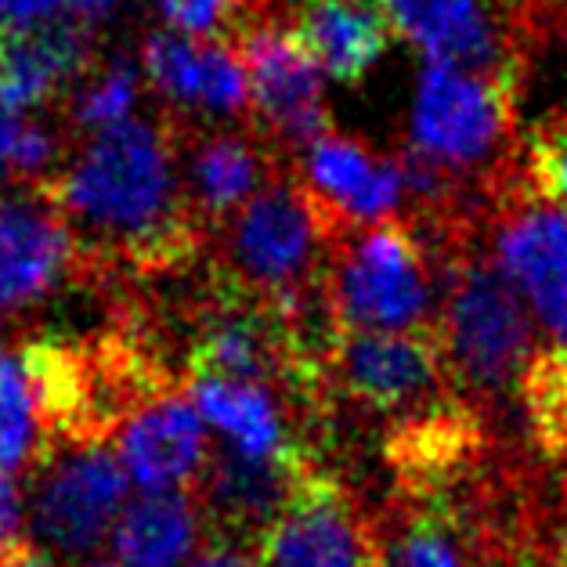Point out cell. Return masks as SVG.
Here are the masks:
<instances>
[{"label":"cell","instance_id":"cell-16","mask_svg":"<svg viewBox=\"0 0 567 567\" xmlns=\"http://www.w3.org/2000/svg\"><path fill=\"white\" fill-rule=\"evenodd\" d=\"M391 30L394 25L372 0H300L293 16L303 51L340 84H358L380 65Z\"/></svg>","mask_w":567,"mask_h":567},{"label":"cell","instance_id":"cell-13","mask_svg":"<svg viewBox=\"0 0 567 567\" xmlns=\"http://www.w3.org/2000/svg\"><path fill=\"white\" fill-rule=\"evenodd\" d=\"M303 174L329 220L380 225L409 196V167L380 159L354 137L322 134L303 152Z\"/></svg>","mask_w":567,"mask_h":567},{"label":"cell","instance_id":"cell-31","mask_svg":"<svg viewBox=\"0 0 567 567\" xmlns=\"http://www.w3.org/2000/svg\"><path fill=\"white\" fill-rule=\"evenodd\" d=\"M0 567H4V543H0Z\"/></svg>","mask_w":567,"mask_h":567},{"label":"cell","instance_id":"cell-22","mask_svg":"<svg viewBox=\"0 0 567 567\" xmlns=\"http://www.w3.org/2000/svg\"><path fill=\"white\" fill-rule=\"evenodd\" d=\"M142 99V73L131 62H109L84 80L73 99V120L84 131H109L134 120V105Z\"/></svg>","mask_w":567,"mask_h":567},{"label":"cell","instance_id":"cell-26","mask_svg":"<svg viewBox=\"0 0 567 567\" xmlns=\"http://www.w3.org/2000/svg\"><path fill=\"white\" fill-rule=\"evenodd\" d=\"M532 174L538 192L567 210V120H560L557 127L546 131L535 142L532 152Z\"/></svg>","mask_w":567,"mask_h":567},{"label":"cell","instance_id":"cell-9","mask_svg":"<svg viewBox=\"0 0 567 567\" xmlns=\"http://www.w3.org/2000/svg\"><path fill=\"white\" fill-rule=\"evenodd\" d=\"M348 398L383 412H405L437 401L441 343L431 329L416 333H343L329 351Z\"/></svg>","mask_w":567,"mask_h":567},{"label":"cell","instance_id":"cell-12","mask_svg":"<svg viewBox=\"0 0 567 567\" xmlns=\"http://www.w3.org/2000/svg\"><path fill=\"white\" fill-rule=\"evenodd\" d=\"M142 73L171 105L210 120L239 116L250 102L243 54L220 40L152 33L145 40Z\"/></svg>","mask_w":567,"mask_h":567},{"label":"cell","instance_id":"cell-1","mask_svg":"<svg viewBox=\"0 0 567 567\" xmlns=\"http://www.w3.org/2000/svg\"><path fill=\"white\" fill-rule=\"evenodd\" d=\"M44 188L62 206L69 228H80L109 254L171 260L192 246L174 148L145 120L99 131Z\"/></svg>","mask_w":567,"mask_h":567},{"label":"cell","instance_id":"cell-15","mask_svg":"<svg viewBox=\"0 0 567 567\" xmlns=\"http://www.w3.org/2000/svg\"><path fill=\"white\" fill-rule=\"evenodd\" d=\"M386 22L426 54V62H452L495 73L503 62V33L488 0H372Z\"/></svg>","mask_w":567,"mask_h":567},{"label":"cell","instance_id":"cell-14","mask_svg":"<svg viewBox=\"0 0 567 567\" xmlns=\"http://www.w3.org/2000/svg\"><path fill=\"white\" fill-rule=\"evenodd\" d=\"M116 455L145 492H177L203 470L206 431L199 409L185 398H159L120 423Z\"/></svg>","mask_w":567,"mask_h":567},{"label":"cell","instance_id":"cell-32","mask_svg":"<svg viewBox=\"0 0 567 567\" xmlns=\"http://www.w3.org/2000/svg\"><path fill=\"white\" fill-rule=\"evenodd\" d=\"M94 567H116V564H94Z\"/></svg>","mask_w":567,"mask_h":567},{"label":"cell","instance_id":"cell-24","mask_svg":"<svg viewBox=\"0 0 567 567\" xmlns=\"http://www.w3.org/2000/svg\"><path fill=\"white\" fill-rule=\"evenodd\" d=\"M377 567H463V560L445 524L416 520L377 553Z\"/></svg>","mask_w":567,"mask_h":567},{"label":"cell","instance_id":"cell-19","mask_svg":"<svg viewBox=\"0 0 567 567\" xmlns=\"http://www.w3.org/2000/svg\"><path fill=\"white\" fill-rule=\"evenodd\" d=\"M199 538V509L185 492H145L123 506L113 546L123 567H182Z\"/></svg>","mask_w":567,"mask_h":567},{"label":"cell","instance_id":"cell-8","mask_svg":"<svg viewBox=\"0 0 567 567\" xmlns=\"http://www.w3.org/2000/svg\"><path fill=\"white\" fill-rule=\"evenodd\" d=\"M243 65L250 80V102L265 127L286 145H311L326 134L322 69L293 30L257 22L243 33Z\"/></svg>","mask_w":567,"mask_h":567},{"label":"cell","instance_id":"cell-21","mask_svg":"<svg viewBox=\"0 0 567 567\" xmlns=\"http://www.w3.org/2000/svg\"><path fill=\"white\" fill-rule=\"evenodd\" d=\"M44 431L40 398L22 358H0V470L16 474L37 455Z\"/></svg>","mask_w":567,"mask_h":567},{"label":"cell","instance_id":"cell-2","mask_svg":"<svg viewBox=\"0 0 567 567\" xmlns=\"http://www.w3.org/2000/svg\"><path fill=\"white\" fill-rule=\"evenodd\" d=\"M329 214L308 188L268 185L231 217L228 257L243 289L271 300L282 315H297L311 303L318 279L322 235Z\"/></svg>","mask_w":567,"mask_h":567},{"label":"cell","instance_id":"cell-3","mask_svg":"<svg viewBox=\"0 0 567 567\" xmlns=\"http://www.w3.org/2000/svg\"><path fill=\"white\" fill-rule=\"evenodd\" d=\"M509 80L481 69L426 62L409 109L412 159L434 174L484 167L509 134Z\"/></svg>","mask_w":567,"mask_h":567},{"label":"cell","instance_id":"cell-5","mask_svg":"<svg viewBox=\"0 0 567 567\" xmlns=\"http://www.w3.org/2000/svg\"><path fill=\"white\" fill-rule=\"evenodd\" d=\"M437 343L463 383L484 394L506 391L528 372L524 362L532 351V326L517 289L499 268L470 260L452 271Z\"/></svg>","mask_w":567,"mask_h":567},{"label":"cell","instance_id":"cell-23","mask_svg":"<svg viewBox=\"0 0 567 567\" xmlns=\"http://www.w3.org/2000/svg\"><path fill=\"white\" fill-rule=\"evenodd\" d=\"M54 134L37 120L0 105V177H37L54 163Z\"/></svg>","mask_w":567,"mask_h":567},{"label":"cell","instance_id":"cell-4","mask_svg":"<svg viewBox=\"0 0 567 567\" xmlns=\"http://www.w3.org/2000/svg\"><path fill=\"white\" fill-rule=\"evenodd\" d=\"M343 333H416L431 315V268L416 235L391 220L354 235L329 286Z\"/></svg>","mask_w":567,"mask_h":567},{"label":"cell","instance_id":"cell-6","mask_svg":"<svg viewBox=\"0 0 567 567\" xmlns=\"http://www.w3.org/2000/svg\"><path fill=\"white\" fill-rule=\"evenodd\" d=\"M127 499V470L99 441L69 445L48 460L33 488V532L54 553L80 557L113 535Z\"/></svg>","mask_w":567,"mask_h":567},{"label":"cell","instance_id":"cell-25","mask_svg":"<svg viewBox=\"0 0 567 567\" xmlns=\"http://www.w3.org/2000/svg\"><path fill=\"white\" fill-rule=\"evenodd\" d=\"M152 8L171 25V33L214 40L235 19L239 0H152Z\"/></svg>","mask_w":567,"mask_h":567},{"label":"cell","instance_id":"cell-10","mask_svg":"<svg viewBox=\"0 0 567 567\" xmlns=\"http://www.w3.org/2000/svg\"><path fill=\"white\" fill-rule=\"evenodd\" d=\"M73 265V228L51 192L0 199V308L19 311L51 297Z\"/></svg>","mask_w":567,"mask_h":567},{"label":"cell","instance_id":"cell-27","mask_svg":"<svg viewBox=\"0 0 567 567\" xmlns=\"http://www.w3.org/2000/svg\"><path fill=\"white\" fill-rule=\"evenodd\" d=\"M65 8V0H0V25L8 33H25L51 25V19Z\"/></svg>","mask_w":567,"mask_h":567},{"label":"cell","instance_id":"cell-18","mask_svg":"<svg viewBox=\"0 0 567 567\" xmlns=\"http://www.w3.org/2000/svg\"><path fill=\"white\" fill-rule=\"evenodd\" d=\"M192 405L199 409L203 423H210L228 441L235 455L286 460V455L297 452L286 437L279 401L271 398L265 383L196 377L192 380Z\"/></svg>","mask_w":567,"mask_h":567},{"label":"cell","instance_id":"cell-20","mask_svg":"<svg viewBox=\"0 0 567 567\" xmlns=\"http://www.w3.org/2000/svg\"><path fill=\"white\" fill-rule=\"evenodd\" d=\"M268 163L250 137L214 134L192 148L188 185L206 217H235L265 188Z\"/></svg>","mask_w":567,"mask_h":567},{"label":"cell","instance_id":"cell-11","mask_svg":"<svg viewBox=\"0 0 567 567\" xmlns=\"http://www.w3.org/2000/svg\"><path fill=\"white\" fill-rule=\"evenodd\" d=\"M495 254L517 297L567 351V210L557 203L517 206L499 225Z\"/></svg>","mask_w":567,"mask_h":567},{"label":"cell","instance_id":"cell-29","mask_svg":"<svg viewBox=\"0 0 567 567\" xmlns=\"http://www.w3.org/2000/svg\"><path fill=\"white\" fill-rule=\"evenodd\" d=\"M123 4H127V0H65V11L80 22H102Z\"/></svg>","mask_w":567,"mask_h":567},{"label":"cell","instance_id":"cell-28","mask_svg":"<svg viewBox=\"0 0 567 567\" xmlns=\"http://www.w3.org/2000/svg\"><path fill=\"white\" fill-rule=\"evenodd\" d=\"M19 514H22V495L8 470H0V543L11 538V532L19 528Z\"/></svg>","mask_w":567,"mask_h":567},{"label":"cell","instance_id":"cell-7","mask_svg":"<svg viewBox=\"0 0 567 567\" xmlns=\"http://www.w3.org/2000/svg\"><path fill=\"white\" fill-rule=\"evenodd\" d=\"M260 567H377V546L348 492L308 466L257 535Z\"/></svg>","mask_w":567,"mask_h":567},{"label":"cell","instance_id":"cell-30","mask_svg":"<svg viewBox=\"0 0 567 567\" xmlns=\"http://www.w3.org/2000/svg\"><path fill=\"white\" fill-rule=\"evenodd\" d=\"M192 567H260L254 564L250 557H243V553H235V549H210V553H203V557L192 564Z\"/></svg>","mask_w":567,"mask_h":567},{"label":"cell","instance_id":"cell-17","mask_svg":"<svg viewBox=\"0 0 567 567\" xmlns=\"http://www.w3.org/2000/svg\"><path fill=\"white\" fill-rule=\"evenodd\" d=\"M87 37L76 25H40L0 37V105L25 113L54 99L69 80L84 76Z\"/></svg>","mask_w":567,"mask_h":567}]
</instances>
